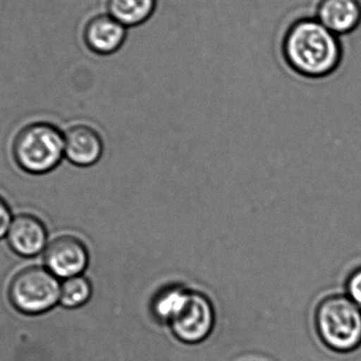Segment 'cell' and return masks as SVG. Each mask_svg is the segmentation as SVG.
<instances>
[{"label":"cell","instance_id":"obj_1","mask_svg":"<svg viewBox=\"0 0 361 361\" xmlns=\"http://www.w3.org/2000/svg\"><path fill=\"white\" fill-rule=\"evenodd\" d=\"M281 53L297 75L322 80L334 74L341 66L343 42L315 17H302L290 23L284 33Z\"/></svg>","mask_w":361,"mask_h":361},{"label":"cell","instance_id":"obj_2","mask_svg":"<svg viewBox=\"0 0 361 361\" xmlns=\"http://www.w3.org/2000/svg\"><path fill=\"white\" fill-rule=\"evenodd\" d=\"M12 152L21 171L30 175H46L65 158V135L50 123H32L17 133Z\"/></svg>","mask_w":361,"mask_h":361},{"label":"cell","instance_id":"obj_3","mask_svg":"<svg viewBox=\"0 0 361 361\" xmlns=\"http://www.w3.org/2000/svg\"><path fill=\"white\" fill-rule=\"evenodd\" d=\"M315 326L322 343L339 353H349L361 345V310L347 295H332L320 301Z\"/></svg>","mask_w":361,"mask_h":361},{"label":"cell","instance_id":"obj_4","mask_svg":"<svg viewBox=\"0 0 361 361\" xmlns=\"http://www.w3.org/2000/svg\"><path fill=\"white\" fill-rule=\"evenodd\" d=\"M59 278L47 267H32L20 269L11 280L8 297L16 311L25 315H40L59 303Z\"/></svg>","mask_w":361,"mask_h":361},{"label":"cell","instance_id":"obj_5","mask_svg":"<svg viewBox=\"0 0 361 361\" xmlns=\"http://www.w3.org/2000/svg\"><path fill=\"white\" fill-rule=\"evenodd\" d=\"M214 299L207 292L192 288L186 307L169 326L171 332L186 345H197L208 338L216 326Z\"/></svg>","mask_w":361,"mask_h":361},{"label":"cell","instance_id":"obj_6","mask_svg":"<svg viewBox=\"0 0 361 361\" xmlns=\"http://www.w3.org/2000/svg\"><path fill=\"white\" fill-rule=\"evenodd\" d=\"M47 269L61 279L82 275L90 261L86 243L73 235H61L50 242L44 256Z\"/></svg>","mask_w":361,"mask_h":361},{"label":"cell","instance_id":"obj_7","mask_svg":"<svg viewBox=\"0 0 361 361\" xmlns=\"http://www.w3.org/2000/svg\"><path fill=\"white\" fill-rule=\"evenodd\" d=\"M130 29L108 14H93L82 27V42L89 52L97 56L108 57L122 50L128 39Z\"/></svg>","mask_w":361,"mask_h":361},{"label":"cell","instance_id":"obj_8","mask_svg":"<svg viewBox=\"0 0 361 361\" xmlns=\"http://www.w3.org/2000/svg\"><path fill=\"white\" fill-rule=\"evenodd\" d=\"M6 242L17 256L33 258L48 246V233L38 216L21 214L13 219L6 233Z\"/></svg>","mask_w":361,"mask_h":361},{"label":"cell","instance_id":"obj_9","mask_svg":"<svg viewBox=\"0 0 361 361\" xmlns=\"http://www.w3.org/2000/svg\"><path fill=\"white\" fill-rule=\"evenodd\" d=\"M65 158L78 167L97 164L104 154L103 137L89 125L78 124L65 133Z\"/></svg>","mask_w":361,"mask_h":361},{"label":"cell","instance_id":"obj_10","mask_svg":"<svg viewBox=\"0 0 361 361\" xmlns=\"http://www.w3.org/2000/svg\"><path fill=\"white\" fill-rule=\"evenodd\" d=\"M315 18L339 37L348 35L361 25V1L319 0L316 6Z\"/></svg>","mask_w":361,"mask_h":361},{"label":"cell","instance_id":"obj_11","mask_svg":"<svg viewBox=\"0 0 361 361\" xmlns=\"http://www.w3.org/2000/svg\"><path fill=\"white\" fill-rule=\"evenodd\" d=\"M160 0H106L105 11L128 27L147 23L158 11Z\"/></svg>","mask_w":361,"mask_h":361},{"label":"cell","instance_id":"obj_12","mask_svg":"<svg viewBox=\"0 0 361 361\" xmlns=\"http://www.w3.org/2000/svg\"><path fill=\"white\" fill-rule=\"evenodd\" d=\"M191 290L192 288L180 284H171L159 288L152 301L154 317L162 324L169 326L186 307Z\"/></svg>","mask_w":361,"mask_h":361},{"label":"cell","instance_id":"obj_13","mask_svg":"<svg viewBox=\"0 0 361 361\" xmlns=\"http://www.w3.org/2000/svg\"><path fill=\"white\" fill-rule=\"evenodd\" d=\"M93 296V286L84 275L63 280L61 286L59 303L67 310H78L90 302Z\"/></svg>","mask_w":361,"mask_h":361},{"label":"cell","instance_id":"obj_14","mask_svg":"<svg viewBox=\"0 0 361 361\" xmlns=\"http://www.w3.org/2000/svg\"><path fill=\"white\" fill-rule=\"evenodd\" d=\"M345 295L361 310V265L348 276Z\"/></svg>","mask_w":361,"mask_h":361},{"label":"cell","instance_id":"obj_15","mask_svg":"<svg viewBox=\"0 0 361 361\" xmlns=\"http://www.w3.org/2000/svg\"><path fill=\"white\" fill-rule=\"evenodd\" d=\"M13 219L10 206L4 197H0V240L6 237Z\"/></svg>","mask_w":361,"mask_h":361}]
</instances>
